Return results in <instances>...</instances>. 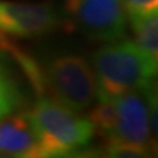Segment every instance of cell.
I'll use <instances>...</instances> for the list:
<instances>
[{"instance_id": "10", "label": "cell", "mask_w": 158, "mask_h": 158, "mask_svg": "<svg viewBox=\"0 0 158 158\" xmlns=\"http://www.w3.org/2000/svg\"><path fill=\"white\" fill-rule=\"evenodd\" d=\"M102 158H155V149L139 143H107L104 147Z\"/></svg>"}, {"instance_id": "9", "label": "cell", "mask_w": 158, "mask_h": 158, "mask_svg": "<svg viewBox=\"0 0 158 158\" xmlns=\"http://www.w3.org/2000/svg\"><path fill=\"white\" fill-rule=\"evenodd\" d=\"M130 28L135 37V43L142 50L158 60V15L157 12L145 15H132L127 16Z\"/></svg>"}, {"instance_id": "11", "label": "cell", "mask_w": 158, "mask_h": 158, "mask_svg": "<svg viewBox=\"0 0 158 158\" xmlns=\"http://www.w3.org/2000/svg\"><path fill=\"white\" fill-rule=\"evenodd\" d=\"M127 16L145 15L158 10V0H122Z\"/></svg>"}, {"instance_id": "1", "label": "cell", "mask_w": 158, "mask_h": 158, "mask_svg": "<svg viewBox=\"0 0 158 158\" xmlns=\"http://www.w3.org/2000/svg\"><path fill=\"white\" fill-rule=\"evenodd\" d=\"M157 100V84L143 89L123 92L106 100H97L88 114L94 133L100 135L107 143L127 142L152 147L157 142L151 133V106Z\"/></svg>"}, {"instance_id": "6", "label": "cell", "mask_w": 158, "mask_h": 158, "mask_svg": "<svg viewBox=\"0 0 158 158\" xmlns=\"http://www.w3.org/2000/svg\"><path fill=\"white\" fill-rule=\"evenodd\" d=\"M66 28L64 16L53 3H23L0 0V34L16 38H37Z\"/></svg>"}, {"instance_id": "4", "label": "cell", "mask_w": 158, "mask_h": 158, "mask_svg": "<svg viewBox=\"0 0 158 158\" xmlns=\"http://www.w3.org/2000/svg\"><path fill=\"white\" fill-rule=\"evenodd\" d=\"M44 95L78 113L97 101V81L91 63L79 54H62L41 68Z\"/></svg>"}, {"instance_id": "2", "label": "cell", "mask_w": 158, "mask_h": 158, "mask_svg": "<svg viewBox=\"0 0 158 158\" xmlns=\"http://www.w3.org/2000/svg\"><path fill=\"white\" fill-rule=\"evenodd\" d=\"M89 63L97 81V100L143 89L157 79L158 60L127 38L106 43L92 54Z\"/></svg>"}, {"instance_id": "12", "label": "cell", "mask_w": 158, "mask_h": 158, "mask_svg": "<svg viewBox=\"0 0 158 158\" xmlns=\"http://www.w3.org/2000/svg\"><path fill=\"white\" fill-rule=\"evenodd\" d=\"M0 158H19V157H13V155H0Z\"/></svg>"}, {"instance_id": "8", "label": "cell", "mask_w": 158, "mask_h": 158, "mask_svg": "<svg viewBox=\"0 0 158 158\" xmlns=\"http://www.w3.org/2000/svg\"><path fill=\"white\" fill-rule=\"evenodd\" d=\"M25 95L10 64L0 51V120L22 110Z\"/></svg>"}, {"instance_id": "5", "label": "cell", "mask_w": 158, "mask_h": 158, "mask_svg": "<svg viewBox=\"0 0 158 158\" xmlns=\"http://www.w3.org/2000/svg\"><path fill=\"white\" fill-rule=\"evenodd\" d=\"M66 28H73L91 41L110 43L126 37L127 15L122 0H64Z\"/></svg>"}, {"instance_id": "3", "label": "cell", "mask_w": 158, "mask_h": 158, "mask_svg": "<svg viewBox=\"0 0 158 158\" xmlns=\"http://www.w3.org/2000/svg\"><path fill=\"white\" fill-rule=\"evenodd\" d=\"M27 113L47 158L85 147L95 135L88 116L64 107L48 95H38Z\"/></svg>"}, {"instance_id": "7", "label": "cell", "mask_w": 158, "mask_h": 158, "mask_svg": "<svg viewBox=\"0 0 158 158\" xmlns=\"http://www.w3.org/2000/svg\"><path fill=\"white\" fill-rule=\"evenodd\" d=\"M0 155L19 158H47L27 110H19L0 120Z\"/></svg>"}]
</instances>
